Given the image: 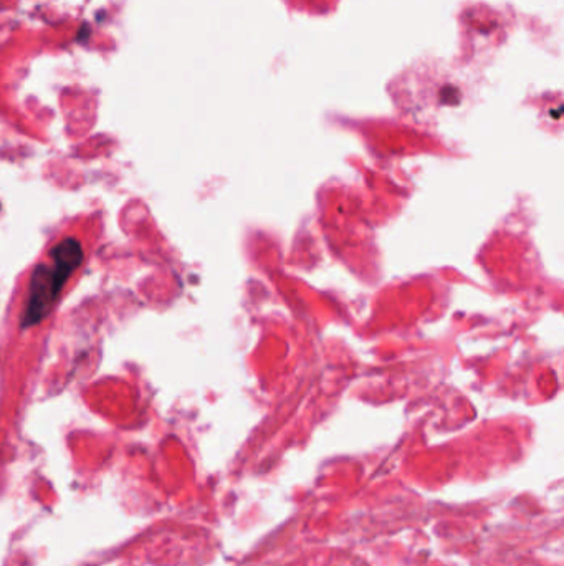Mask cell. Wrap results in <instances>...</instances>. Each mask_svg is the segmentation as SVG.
<instances>
[{"mask_svg": "<svg viewBox=\"0 0 564 566\" xmlns=\"http://www.w3.org/2000/svg\"><path fill=\"white\" fill-rule=\"evenodd\" d=\"M50 263H40L30 277L28 295L22 313V328H30L45 320L57 303L65 283L82 265L83 247L78 238L67 237L52 247Z\"/></svg>", "mask_w": 564, "mask_h": 566, "instance_id": "cell-1", "label": "cell"}]
</instances>
